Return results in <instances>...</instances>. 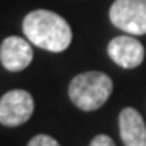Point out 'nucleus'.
Returning <instances> with one entry per match:
<instances>
[{
  "instance_id": "nucleus-1",
  "label": "nucleus",
  "mask_w": 146,
  "mask_h": 146,
  "mask_svg": "<svg viewBox=\"0 0 146 146\" xmlns=\"http://www.w3.org/2000/svg\"><path fill=\"white\" fill-rule=\"evenodd\" d=\"M21 28L31 44L49 52H63L72 44V28L68 21L55 11L42 8L29 11Z\"/></svg>"
},
{
  "instance_id": "nucleus-2",
  "label": "nucleus",
  "mask_w": 146,
  "mask_h": 146,
  "mask_svg": "<svg viewBox=\"0 0 146 146\" xmlns=\"http://www.w3.org/2000/svg\"><path fill=\"white\" fill-rule=\"evenodd\" d=\"M114 83L106 73L91 70L76 75L70 81L68 96L78 109L84 112L98 110L107 102L112 94Z\"/></svg>"
},
{
  "instance_id": "nucleus-3",
  "label": "nucleus",
  "mask_w": 146,
  "mask_h": 146,
  "mask_svg": "<svg viewBox=\"0 0 146 146\" xmlns=\"http://www.w3.org/2000/svg\"><path fill=\"white\" fill-rule=\"evenodd\" d=\"M115 28L131 36L146 34V0H115L109 8Z\"/></svg>"
},
{
  "instance_id": "nucleus-4",
  "label": "nucleus",
  "mask_w": 146,
  "mask_h": 146,
  "mask_svg": "<svg viewBox=\"0 0 146 146\" xmlns=\"http://www.w3.org/2000/svg\"><path fill=\"white\" fill-rule=\"evenodd\" d=\"M34 99L25 89H11L0 98V123L3 127H20L31 119Z\"/></svg>"
},
{
  "instance_id": "nucleus-5",
  "label": "nucleus",
  "mask_w": 146,
  "mask_h": 146,
  "mask_svg": "<svg viewBox=\"0 0 146 146\" xmlns=\"http://www.w3.org/2000/svg\"><path fill=\"white\" fill-rule=\"evenodd\" d=\"M107 55L114 63L122 68H136L145 60V47L135 36L123 34L110 39L107 44Z\"/></svg>"
},
{
  "instance_id": "nucleus-6",
  "label": "nucleus",
  "mask_w": 146,
  "mask_h": 146,
  "mask_svg": "<svg viewBox=\"0 0 146 146\" xmlns=\"http://www.w3.org/2000/svg\"><path fill=\"white\" fill-rule=\"evenodd\" d=\"M31 42L20 36H8L0 44V62L8 72H21L33 62Z\"/></svg>"
},
{
  "instance_id": "nucleus-7",
  "label": "nucleus",
  "mask_w": 146,
  "mask_h": 146,
  "mask_svg": "<svg viewBox=\"0 0 146 146\" xmlns=\"http://www.w3.org/2000/svg\"><path fill=\"white\" fill-rule=\"evenodd\" d=\"M119 131L125 146H146V125L141 114L125 107L119 115Z\"/></svg>"
},
{
  "instance_id": "nucleus-8",
  "label": "nucleus",
  "mask_w": 146,
  "mask_h": 146,
  "mask_svg": "<svg viewBox=\"0 0 146 146\" xmlns=\"http://www.w3.org/2000/svg\"><path fill=\"white\" fill-rule=\"evenodd\" d=\"M28 146H60V145H58V141L55 138L41 133V135H36L34 138H31Z\"/></svg>"
},
{
  "instance_id": "nucleus-9",
  "label": "nucleus",
  "mask_w": 146,
  "mask_h": 146,
  "mask_svg": "<svg viewBox=\"0 0 146 146\" xmlns=\"http://www.w3.org/2000/svg\"><path fill=\"white\" fill-rule=\"evenodd\" d=\"M89 146H115V143H114V140H112L109 135L101 133V135H96L93 140H91Z\"/></svg>"
}]
</instances>
